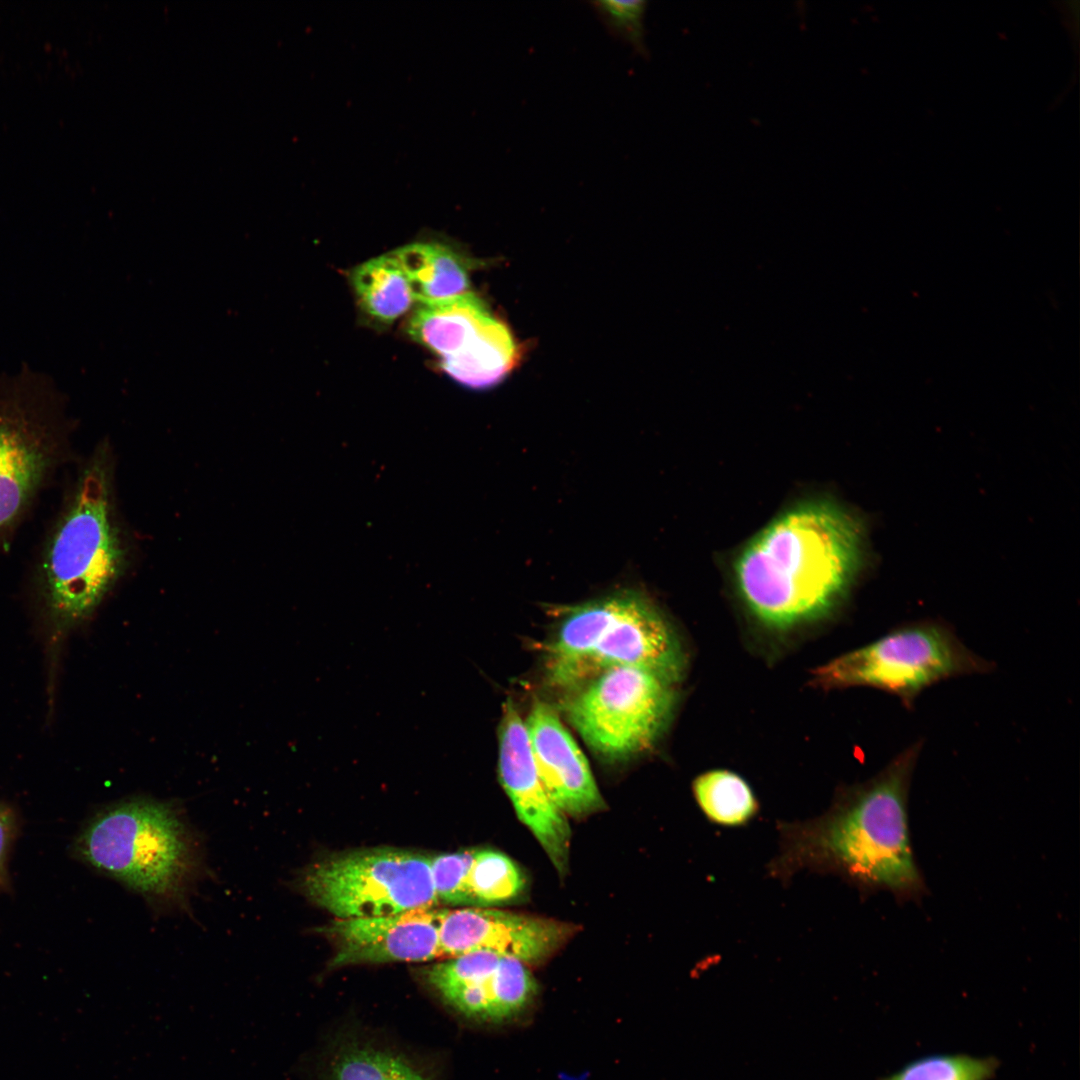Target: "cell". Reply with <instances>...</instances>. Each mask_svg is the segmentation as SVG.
Wrapping results in <instances>:
<instances>
[{"instance_id": "24", "label": "cell", "mask_w": 1080, "mask_h": 1080, "mask_svg": "<svg viewBox=\"0 0 1080 1080\" xmlns=\"http://www.w3.org/2000/svg\"><path fill=\"white\" fill-rule=\"evenodd\" d=\"M19 832V821L15 810L0 802V891L11 889L8 871V859L12 846Z\"/></svg>"}, {"instance_id": "11", "label": "cell", "mask_w": 1080, "mask_h": 1080, "mask_svg": "<svg viewBox=\"0 0 1080 1080\" xmlns=\"http://www.w3.org/2000/svg\"><path fill=\"white\" fill-rule=\"evenodd\" d=\"M498 777L518 818L533 833L557 872L565 875L570 825L542 783L525 721L511 701L504 704L498 727Z\"/></svg>"}, {"instance_id": "6", "label": "cell", "mask_w": 1080, "mask_h": 1080, "mask_svg": "<svg viewBox=\"0 0 1080 1080\" xmlns=\"http://www.w3.org/2000/svg\"><path fill=\"white\" fill-rule=\"evenodd\" d=\"M73 430L64 393L50 377L30 368L0 373V556L71 460Z\"/></svg>"}, {"instance_id": "23", "label": "cell", "mask_w": 1080, "mask_h": 1080, "mask_svg": "<svg viewBox=\"0 0 1080 1080\" xmlns=\"http://www.w3.org/2000/svg\"><path fill=\"white\" fill-rule=\"evenodd\" d=\"M476 849L430 857V870L438 903L467 905V878Z\"/></svg>"}, {"instance_id": "5", "label": "cell", "mask_w": 1080, "mask_h": 1080, "mask_svg": "<svg viewBox=\"0 0 1080 1080\" xmlns=\"http://www.w3.org/2000/svg\"><path fill=\"white\" fill-rule=\"evenodd\" d=\"M545 649L550 684L577 688L622 666L644 668L676 685L686 666L673 627L645 594L623 589L564 609Z\"/></svg>"}, {"instance_id": "10", "label": "cell", "mask_w": 1080, "mask_h": 1080, "mask_svg": "<svg viewBox=\"0 0 1080 1080\" xmlns=\"http://www.w3.org/2000/svg\"><path fill=\"white\" fill-rule=\"evenodd\" d=\"M576 930L571 923L488 907L444 909L438 958L484 951L526 965L538 964L566 944Z\"/></svg>"}, {"instance_id": "16", "label": "cell", "mask_w": 1080, "mask_h": 1080, "mask_svg": "<svg viewBox=\"0 0 1080 1080\" xmlns=\"http://www.w3.org/2000/svg\"><path fill=\"white\" fill-rule=\"evenodd\" d=\"M411 287L415 301L428 304L469 292L464 260L436 242H415L393 252Z\"/></svg>"}, {"instance_id": "1", "label": "cell", "mask_w": 1080, "mask_h": 1080, "mask_svg": "<svg viewBox=\"0 0 1080 1080\" xmlns=\"http://www.w3.org/2000/svg\"><path fill=\"white\" fill-rule=\"evenodd\" d=\"M922 743L900 752L878 775L839 793L824 814L778 822L770 877L789 882L802 871L840 877L862 896L886 891L897 902L927 894L911 844L908 796Z\"/></svg>"}, {"instance_id": "8", "label": "cell", "mask_w": 1080, "mask_h": 1080, "mask_svg": "<svg viewBox=\"0 0 1080 1080\" xmlns=\"http://www.w3.org/2000/svg\"><path fill=\"white\" fill-rule=\"evenodd\" d=\"M304 894L337 918H362L435 907L430 857L407 849H360L307 868Z\"/></svg>"}, {"instance_id": "22", "label": "cell", "mask_w": 1080, "mask_h": 1080, "mask_svg": "<svg viewBox=\"0 0 1080 1080\" xmlns=\"http://www.w3.org/2000/svg\"><path fill=\"white\" fill-rule=\"evenodd\" d=\"M590 5L608 32L629 45L638 54H646L644 18L647 2L643 0H598Z\"/></svg>"}, {"instance_id": "3", "label": "cell", "mask_w": 1080, "mask_h": 1080, "mask_svg": "<svg viewBox=\"0 0 1080 1080\" xmlns=\"http://www.w3.org/2000/svg\"><path fill=\"white\" fill-rule=\"evenodd\" d=\"M112 466L108 444H98L75 471L32 557L30 584L55 633L88 618L127 568Z\"/></svg>"}, {"instance_id": "17", "label": "cell", "mask_w": 1080, "mask_h": 1080, "mask_svg": "<svg viewBox=\"0 0 1080 1080\" xmlns=\"http://www.w3.org/2000/svg\"><path fill=\"white\" fill-rule=\"evenodd\" d=\"M352 284L362 309L384 323L402 316L415 302L409 281L393 253L356 267Z\"/></svg>"}, {"instance_id": "12", "label": "cell", "mask_w": 1080, "mask_h": 1080, "mask_svg": "<svg viewBox=\"0 0 1080 1080\" xmlns=\"http://www.w3.org/2000/svg\"><path fill=\"white\" fill-rule=\"evenodd\" d=\"M443 912L431 907L385 916L337 918L325 929L336 948L329 967L438 958Z\"/></svg>"}, {"instance_id": "15", "label": "cell", "mask_w": 1080, "mask_h": 1080, "mask_svg": "<svg viewBox=\"0 0 1080 1080\" xmlns=\"http://www.w3.org/2000/svg\"><path fill=\"white\" fill-rule=\"evenodd\" d=\"M323 1080H436L412 1058L375 1040L346 1035L332 1045Z\"/></svg>"}, {"instance_id": "21", "label": "cell", "mask_w": 1080, "mask_h": 1080, "mask_svg": "<svg viewBox=\"0 0 1080 1080\" xmlns=\"http://www.w3.org/2000/svg\"><path fill=\"white\" fill-rule=\"evenodd\" d=\"M527 966L515 958H500L492 979V1023H502L518 1016L533 1001L537 984Z\"/></svg>"}, {"instance_id": "7", "label": "cell", "mask_w": 1080, "mask_h": 1080, "mask_svg": "<svg viewBox=\"0 0 1080 1080\" xmlns=\"http://www.w3.org/2000/svg\"><path fill=\"white\" fill-rule=\"evenodd\" d=\"M992 669V662L970 650L950 627L925 621L896 628L831 660L813 672V681L822 688H876L911 708L935 683Z\"/></svg>"}, {"instance_id": "20", "label": "cell", "mask_w": 1080, "mask_h": 1080, "mask_svg": "<svg viewBox=\"0 0 1080 1080\" xmlns=\"http://www.w3.org/2000/svg\"><path fill=\"white\" fill-rule=\"evenodd\" d=\"M999 1067L992 1056L940 1054L914 1060L878 1080H991Z\"/></svg>"}, {"instance_id": "4", "label": "cell", "mask_w": 1080, "mask_h": 1080, "mask_svg": "<svg viewBox=\"0 0 1080 1080\" xmlns=\"http://www.w3.org/2000/svg\"><path fill=\"white\" fill-rule=\"evenodd\" d=\"M71 853L162 911L185 910L207 872L192 825L175 807L149 799L96 812L75 836Z\"/></svg>"}, {"instance_id": "9", "label": "cell", "mask_w": 1080, "mask_h": 1080, "mask_svg": "<svg viewBox=\"0 0 1080 1080\" xmlns=\"http://www.w3.org/2000/svg\"><path fill=\"white\" fill-rule=\"evenodd\" d=\"M674 686L644 668L616 667L580 686L565 712L593 751L623 760L650 749L662 736L676 704Z\"/></svg>"}, {"instance_id": "18", "label": "cell", "mask_w": 1080, "mask_h": 1080, "mask_svg": "<svg viewBox=\"0 0 1080 1080\" xmlns=\"http://www.w3.org/2000/svg\"><path fill=\"white\" fill-rule=\"evenodd\" d=\"M692 790L706 819L721 827H744L759 811L750 785L728 770H711L699 775L692 784Z\"/></svg>"}, {"instance_id": "13", "label": "cell", "mask_w": 1080, "mask_h": 1080, "mask_svg": "<svg viewBox=\"0 0 1080 1080\" xmlns=\"http://www.w3.org/2000/svg\"><path fill=\"white\" fill-rule=\"evenodd\" d=\"M525 726L539 776L555 805L572 817L602 810L605 802L589 764L555 711L537 701Z\"/></svg>"}, {"instance_id": "19", "label": "cell", "mask_w": 1080, "mask_h": 1080, "mask_svg": "<svg viewBox=\"0 0 1080 1080\" xmlns=\"http://www.w3.org/2000/svg\"><path fill=\"white\" fill-rule=\"evenodd\" d=\"M524 888L525 877L510 857L493 849H476L467 878L468 906L505 903Z\"/></svg>"}, {"instance_id": "2", "label": "cell", "mask_w": 1080, "mask_h": 1080, "mask_svg": "<svg viewBox=\"0 0 1080 1080\" xmlns=\"http://www.w3.org/2000/svg\"><path fill=\"white\" fill-rule=\"evenodd\" d=\"M863 529L824 500L773 519L734 564L738 594L763 627L781 632L818 620L846 596L863 559Z\"/></svg>"}, {"instance_id": "14", "label": "cell", "mask_w": 1080, "mask_h": 1080, "mask_svg": "<svg viewBox=\"0 0 1080 1080\" xmlns=\"http://www.w3.org/2000/svg\"><path fill=\"white\" fill-rule=\"evenodd\" d=\"M501 329L502 321L471 292L421 304L407 324L409 336L444 365L465 364L481 357Z\"/></svg>"}]
</instances>
